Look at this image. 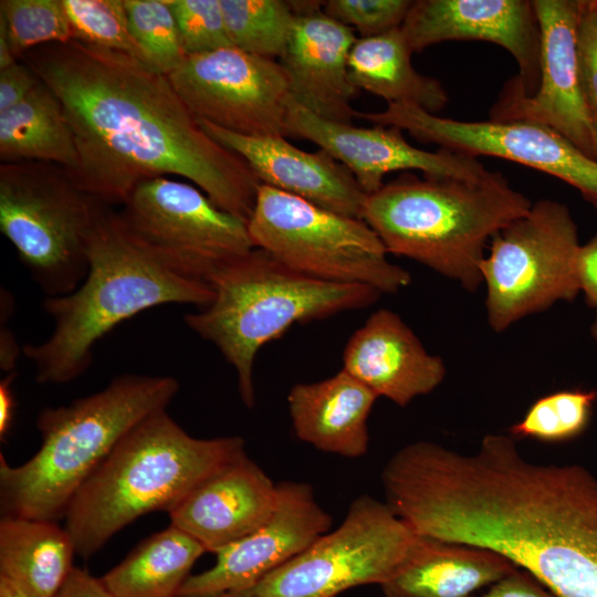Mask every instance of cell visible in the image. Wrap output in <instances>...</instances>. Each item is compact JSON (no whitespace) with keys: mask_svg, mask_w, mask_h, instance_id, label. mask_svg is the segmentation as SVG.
<instances>
[{"mask_svg":"<svg viewBox=\"0 0 597 597\" xmlns=\"http://www.w3.org/2000/svg\"><path fill=\"white\" fill-rule=\"evenodd\" d=\"M39 82V77L25 63L15 62L0 70V113L23 101Z\"/></svg>","mask_w":597,"mask_h":597,"instance_id":"obj_36","label":"cell"},{"mask_svg":"<svg viewBox=\"0 0 597 597\" xmlns=\"http://www.w3.org/2000/svg\"><path fill=\"white\" fill-rule=\"evenodd\" d=\"M75 545L54 521L2 516L0 576L29 597H54L74 568Z\"/></svg>","mask_w":597,"mask_h":597,"instance_id":"obj_24","label":"cell"},{"mask_svg":"<svg viewBox=\"0 0 597 597\" xmlns=\"http://www.w3.org/2000/svg\"><path fill=\"white\" fill-rule=\"evenodd\" d=\"M212 597H253V589L233 590Z\"/></svg>","mask_w":597,"mask_h":597,"instance_id":"obj_45","label":"cell"},{"mask_svg":"<svg viewBox=\"0 0 597 597\" xmlns=\"http://www.w3.org/2000/svg\"><path fill=\"white\" fill-rule=\"evenodd\" d=\"M411 51L401 28L359 38L348 57L349 78L388 104H413L437 114L449 101L442 84L416 71Z\"/></svg>","mask_w":597,"mask_h":597,"instance_id":"obj_25","label":"cell"},{"mask_svg":"<svg viewBox=\"0 0 597 597\" xmlns=\"http://www.w3.org/2000/svg\"><path fill=\"white\" fill-rule=\"evenodd\" d=\"M295 19L280 56L290 97L313 114L353 124L358 90L349 78L354 30L329 18L317 1H291Z\"/></svg>","mask_w":597,"mask_h":597,"instance_id":"obj_18","label":"cell"},{"mask_svg":"<svg viewBox=\"0 0 597 597\" xmlns=\"http://www.w3.org/2000/svg\"><path fill=\"white\" fill-rule=\"evenodd\" d=\"M470 597H556L524 569L517 568L491 585L484 593Z\"/></svg>","mask_w":597,"mask_h":597,"instance_id":"obj_37","label":"cell"},{"mask_svg":"<svg viewBox=\"0 0 597 597\" xmlns=\"http://www.w3.org/2000/svg\"><path fill=\"white\" fill-rule=\"evenodd\" d=\"M206 552L196 538L170 524L144 540L101 580L114 597H178Z\"/></svg>","mask_w":597,"mask_h":597,"instance_id":"obj_27","label":"cell"},{"mask_svg":"<svg viewBox=\"0 0 597 597\" xmlns=\"http://www.w3.org/2000/svg\"><path fill=\"white\" fill-rule=\"evenodd\" d=\"M238 436L199 439L166 410L133 428L71 500L65 530L76 555L88 558L136 519L170 512L197 485L243 457Z\"/></svg>","mask_w":597,"mask_h":597,"instance_id":"obj_4","label":"cell"},{"mask_svg":"<svg viewBox=\"0 0 597 597\" xmlns=\"http://www.w3.org/2000/svg\"><path fill=\"white\" fill-rule=\"evenodd\" d=\"M276 501L277 484L244 454L202 481L168 513L171 525L217 553L261 526Z\"/></svg>","mask_w":597,"mask_h":597,"instance_id":"obj_20","label":"cell"},{"mask_svg":"<svg viewBox=\"0 0 597 597\" xmlns=\"http://www.w3.org/2000/svg\"><path fill=\"white\" fill-rule=\"evenodd\" d=\"M517 568L486 548L423 537L410 559L380 587L386 597H470Z\"/></svg>","mask_w":597,"mask_h":597,"instance_id":"obj_23","label":"cell"},{"mask_svg":"<svg viewBox=\"0 0 597 597\" xmlns=\"http://www.w3.org/2000/svg\"><path fill=\"white\" fill-rule=\"evenodd\" d=\"M343 369L399 407L430 394L446 376L443 360L429 354L400 316L386 308L374 312L350 336Z\"/></svg>","mask_w":597,"mask_h":597,"instance_id":"obj_21","label":"cell"},{"mask_svg":"<svg viewBox=\"0 0 597 597\" xmlns=\"http://www.w3.org/2000/svg\"><path fill=\"white\" fill-rule=\"evenodd\" d=\"M132 35L146 65L169 75L185 60L175 17L166 0H124Z\"/></svg>","mask_w":597,"mask_h":597,"instance_id":"obj_31","label":"cell"},{"mask_svg":"<svg viewBox=\"0 0 597 597\" xmlns=\"http://www.w3.org/2000/svg\"><path fill=\"white\" fill-rule=\"evenodd\" d=\"M0 24L17 59L35 48L73 39L62 0H1Z\"/></svg>","mask_w":597,"mask_h":597,"instance_id":"obj_30","label":"cell"},{"mask_svg":"<svg viewBox=\"0 0 597 597\" xmlns=\"http://www.w3.org/2000/svg\"><path fill=\"white\" fill-rule=\"evenodd\" d=\"M168 77L197 119L244 136H286L289 84L273 59L223 48L186 56Z\"/></svg>","mask_w":597,"mask_h":597,"instance_id":"obj_13","label":"cell"},{"mask_svg":"<svg viewBox=\"0 0 597 597\" xmlns=\"http://www.w3.org/2000/svg\"><path fill=\"white\" fill-rule=\"evenodd\" d=\"M378 396L343 368L294 385L287 407L295 436L320 451L359 458L368 451V418Z\"/></svg>","mask_w":597,"mask_h":597,"instance_id":"obj_22","label":"cell"},{"mask_svg":"<svg viewBox=\"0 0 597 597\" xmlns=\"http://www.w3.org/2000/svg\"><path fill=\"white\" fill-rule=\"evenodd\" d=\"M412 3L410 0H328L322 6L326 15L358 31L360 38H369L401 28Z\"/></svg>","mask_w":597,"mask_h":597,"instance_id":"obj_34","label":"cell"},{"mask_svg":"<svg viewBox=\"0 0 597 597\" xmlns=\"http://www.w3.org/2000/svg\"><path fill=\"white\" fill-rule=\"evenodd\" d=\"M2 163L41 161L70 175L80 166L74 135L56 95L43 83L15 106L0 113Z\"/></svg>","mask_w":597,"mask_h":597,"instance_id":"obj_26","label":"cell"},{"mask_svg":"<svg viewBox=\"0 0 597 597\" xmlns=\"http://www.w3.org/2000/svg\"><path fill=\"white\" fill-rule=\"evenodd\" d=\"M286 136L316 144L343 164L369 195L395 171L420 170L429 177L476 179L488 169L476 158L446 148L427 151L407 142L400 128L376 125L358 127L324 119L291 97L285 118Z\"/></svg>","mask_w":597,"mask_h":597,"instance_id":"obj_16","label":"cell"},{"mask_svg":"<svg viewBox=\"0 0 597 597\" xmlns=\"http://www.w3.org/2000/svg\"><path fill=\"white\" fill-rule=\"evenodd\" d=\"M576 52L582 91L593 115L597 113V0H582Z\"/></svg>","mask_w":597,"mask_h":597,"instance_id":"obj_35","label":"cell"},{"mask_svg":"<svg viewBox=\"0 0 597 597\" xmlns=\"http://www.w3.org/2000/svg\"><path fill=\"white\" fill-rule=\"evenodd\" d=\"M171 376L124 374L102 390L36 418L42 443L21 465L0 454L2 516L56 522L116 444L150 415L166 410L179 390Z\"/></svg>","mask_w":597,"mask_h":597,"instance_id":"obj_5","label":"cell"},{"mask_svg":"<svg viewBox=\"0 0 597 597\" xmlns=\"http://www.w3.org/2000/svg\"><path fill=\"white\" fill-rule=\"evenodd\" d=\"M1 343H0V363L1 368L6 373L15 370V362L20 349L17 345L13 334L7 327L1 328Z\"/></svg>","mask_w":597,"mask_h":597,"instance_id":"obj_41","label":"cell"},{"mask_svg":"<svg viewBox=\"0 0 597 597\" xmlns=\"http://www.w3.org/2000/svg\"><path fill=\"white\" fill-rule=\"evenodd\" d=\"M178 28L182 50L196 55L233 46L220 0H166Z\"/></svg>","mask_w":597,"mask_h":597,"instance_id":"obj_33","label":"cell"},{"mask_svg":"<svg viewBox=\"0 0 597 597\" xmlns=\"http://www.w3.org/2000/svg\"><path fill=\"white\" fill-rule=\"evenodd\" d=\"M17 377L15 370L7 373L0 381V439L6 441L11 429L14 411L15 397L13 392V381Z\"/></svg>","mask_w":597,"mask_h":597,"instance_id":"obj_40","label":"cell"},{"mask_svg":"<svg viewBox=\"0 0 597 597\" xmlns=\"http://www.w3.org/2000/svg\"><path fill=\"white\" fill-rule=\"evenodd\" d=\"M401 30L412 52L444 41L495 43L512 54L520 70L505 84L524 96L537 91L541 32L533 1L417 0Z\"/></svg>","mask_w":597,"mask_h":597,"instance_id":"obj_17","label":"cell"},{"mask_svg":"<svg viewBox=\"0 0 597 597\" xmlns=\"http://www.w3.org/2000/svg\"><path fill=\"white\" fill-rule=\"evenodd\" d=\"M17 57L11 49L7 32L2 24H0V70H3L14 64Z\"/></svg>","mask_w":597,"mask_h":597,"instance_id":"obj_42","label":"cell"},{"mask_svg":"<svg viewBox=\"0 0 597 597\" xmlns=\"http://www.w3.org/2000/svg\"><path fill=\"white\" fill-rule=\"evenodd\" d=\"M22 57L63 106L80 160L69 175L83 191L107 206L122 205L140 182L177 175L222 210L249 220L259 179L200 127L168 75L75 39Z\"/></svg>","mask_w":597,"mask_h":597,"instance_id":"obj_1","label":"cell"},{"mask_svg":"<svg viewBox=\"0 0 597 597\" xmlns=\"http://www.w3.org/2000/svg\"><path fill=\"white\" fill-rule=\"evenodd\" d=\"M232 45L259 56L280 57L289 41L295 11L291 1L220 0Z\"/></svg>","mask_w":597,"mask_h":597,"instance_id":"obj_28","label":"cell"},{"mask_svg":"<svg viewBox=\"0 0 597 597\" xmlns=\"http://www.w3.org/2000/svg\"><path fill=\"white\" fill-rule=\"evenodd\" d=\"M197 121L212 139L239 155L261 185L362 219L367 193L353 174L326 151H304L284 136H244Z\"/></svg>","mask_w":597,"mask_h":597,"instance_id":"obj_19","label":"cell"},{"mask_svg":"<svg viewBox=\"0 0 597 597\" xmlns=\"http://www.w3.org/2000/svg\"><path fill=\"white\" fill-rule=\"evenodd\" d=\"M332 526L310 484H277V501L270 517L247 536L221 548L207 570L190 575L178 597H212L249 589L296 557Z\"/></svg>","mask_w":597,"mask_h":597,"instance_id":"obj_15","label":"cell"},{"mask_svg":"<svg viewBox=\"0 0 597 597\" xmlns=\"http://www.w3.org/2000/svg\"><path fill=\"white\" fill-rule=\"evenodd\" d=\"M54 597H114L101 578L86 569L75 567Z\"/></svg>","mask_w":597,"mask_h":597,"instance_id":"obj_39","label":"cell"},{"mask_svg":"<svg viewBox=\"0 0 597 597\" xmlns=\"http://www.w3.org/2000/svg\"><path fill=\"white\" fill-rule=\"evenodd\" d=\"M0 597H29L14 582L0 576Z\"/></svg>","mask_w":597,"mask_h":597,"instance_id":"obj_43","label":"cell"},{"mask_svg":"<svg viewBox=\"0 0 597 597\" xmlns=\"http://www.w3.org/2000/svg\"><path fill=\"white\" fill-rule=\"evenodd\" d=\"M580 292L591 307H597V233L586 244L580 245L576 260Z\"/></svg>","mask_w":597,"mask_h":597,"instance_id":"obj_38","label":"cell"},{"mask_svg":"<svg viewBox=\"0 0 597 597\" xmlns=\"http://www.w3.org/2000/svg\"><path fill=\"white\" fill-rule=\"evenodd\" d=\"M73 39L127 54L146 65L134 40L124 0H62Z\"/></svg>","mask_w":597,"mask_h":597,"instance_id":"obj_32","label":"cell"},{"mask_svg":"<svg viewBox=\"0 0 597 597\" xmlns=\"http://www.w3.org/2000/svg\"><path fill=\"white\" fill-rule=\"evenodd\" d=\"M532 205L501 171L488 170L476 179L419 178L405 171L366 196L362 219L388 253L475 291L486 244Z\"/></svg>","mask_w":597,"mask_h":597,"instance_id":"obj_3","label":"cell"},{"mask_svg":"<svg viewBox=\"0 0 597 597\" xmlns=\"http://www.w3.org/2000/svg\"><path fill=\"white\" fill-rule=\"evenodd\" d=\"M576 223L562 202L541 199L494 234L480 272L486 316L495 332L580 292Z\"/></svg>","mask_w":597,"mask_h":597,"instance_id":"obj_9","label":"cell"},{"mask_svg":"<svg viewBox=\"0 0 597 597\" xmlns=\"http://www.w3.org/2000/svg\"><path fill=\"white\" fill-rule=\"evenodd\" d=\"M212 301L187 313L185 324L211 343L235 370L243 405L255 404L254 363L265 344L295 324L324 320L376 303L381 293L302 274L254 248L209 280Z\"/></svg>","mask_w":597,"mask_h":597,"instance_id":"obj_6","label":"cell"},{"mask_svg":"<svg viewBox=\"0 0 597 597\" xmlns=\"http://www.w3.org/2000/svg\"><path fill=\"white\" fill-rule=\"evenodd\" d=\"M596 399V391L582 389L562 390L541 397L511 427V434L545 442L570 440L588 426Z\"/></svg>","mask_w":597,"mask_h":597,"instance_id":"obj_29","label":"cell"},{"mask_svg":"<svg viewBox=\"0 0 597 597\" xmlns=\"http://www.w3.org/2000/svg\"><path fill=\"white\" fill-rule=\"evenodd\" d=\"M118 213L127 230L165 266L209 283L254 245L248 221L216 206L196 187L167 177L137 185Z\"/></svg>","mask_w":597,"mask_h":597,"instance_id":"obj_11","label":"cell"},{"mask_svg":"<svg viewBox=\"0 0 597 597\" xmlns=\"http://www.w3.org/2000/svg\"><path fill=\"white\" fill-rule=\"evenodd\" d=\"M533 6L541 32L537 91L524 96L505 84L490 119L547 126L593 158L591 113L582 91L576 52L582 0H533Z\"/></svg>","mask_w":597,"mask_h":597,"instance_id":"obj_14","label":"cell"},{"mask_svg":"<svg viewBox=\"0 0 597 597\" xmlns=\"http://www.w3.org/2000/svg\"><path fill=\"white\" fill-rule=\"evenodd\" d=\"M593 158L597 160V113L591 115Z\"/></svg>","mask_w":597,"mask_h":597,"instance_id":"obj_44","label":"cell"},{"mask_svg":"<svg viewBox=\"0 0 597 597\" xmlns=\"http://www.w3.org/2000/svg\"><path fill=\"white\" fill-rule=\"evenodd\" d=\"M355 117L396 126L420 143L454 153L500 157L535 168L575 187L597 208V160L547 126L519 121L463 122L395 103L381 112L356 111Z\"/></svg>","mask_w":597,"mask_h":597,"instance_id":"obj_12","label":"cell"},{"mask_svg":"<svg viewBox=\"0 0 597 597\" xmlns=\"http://www.w3.org/2000/svg\"><path fill=\"white\" fill-rule=\"evenodd\" d=\"M248 230L254 248L289 268L332 283L396 293L411 282L391 263L377 233L360 218L341 214L260 185Z\"/></svg>","mask_w":597,"mask_h":597,"instance_id":"obj_8","label":"cell"},{"mask_svg":"<svg viewBox=\"0 0 597 597\" xmlns=\"http://www.w3.org/2000/svg\"><path fill=\"white\" fill-rule=\"evenodd\" d=\"M107 208L57 165H0V230L45 297L65 295L83 282L88 242Z\"/></svg>","mask_w":597,"mask_h":597,"instance_id":"obj_7","label":"cell"},{"mask_svg":"<svg viewBox=\"0 0 597 597\" xmlns=\"http://www.w3.org/2000/svg\"><path fill=\"white\" fill-rule=\"evenodd\" d=\"M422 540L386 502L362 495L339 526L253 586V597H336L362 585L381 586Z\"/></svg>","mask_w":597,"mask_h":597,"instance_id":"obj_10","label":"cell"},{"mask_svg":"<svg viewBox=\"0 0 597 597\" xmlns=\"http://www.w3.org/2000/svg\"><path fill=\"white\" fill-rule=\"evenodd\" d=\"M87 259V274L74 291L43 301L53 321L51 335L22 348L40 384H64L80 377L93 363L96 343L145 310L165 304H190L199 310L213 298L209 283L165 266L109 208L92 232Z\"/></svg>","mask_w":597,"mask_h":597,"instance_id":"obj_2","label":"cell"},{"mask_svg":"<svg viewBox=\"0 0 597 597\" xmlns=\"http://www.w3.org/2000/svg\"><path fill=\"white\" fill-rule=\"evenodd\" d=\"M591 335L597 341V307H596V317H595L594 323L591 325Z\"/></svg>","mask_w":597,"mask_h":597,"instance_id":"obj_46","label":"cell"}]
</instances>
